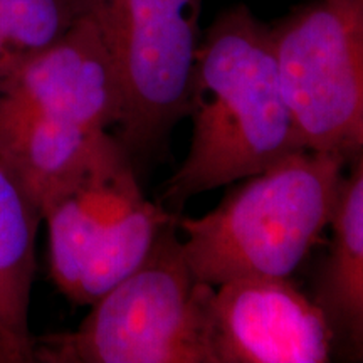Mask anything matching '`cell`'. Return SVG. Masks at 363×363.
Masks as SVG:
<instances>
[{
  "label": "cell",
  "mask_w": 363,
  "mask_h": 363,
  "mask_svg": "<svg viewBox=\"0 0 363 363\" xmlns=\"http://www.w3.org/2000/svg\"><path fill=\"white\" fill-rule=\"evenodd\" d=\"M187 157L167 184L165 207L247 179L301 148L281 84L274 38L244 4L201 38L190 84Z\"/></svg>",
  "instance_id": "6da1fadb"
},
{
  "label": "cell",
  "mask_w": 363,
  "mask_h": 363,
  "mask_svg": "<svg viewBox=\"0 0 363 363\" xmlns=\"http://www.w3.org/2000/svg\"><path fill=\"white\" fill-rule=\"evenodd\" d=\"M345 158L299 148L239 180L214 211L179 219L195 278L219 286L244 278H289L330 225Z\"/></svg>",
  "instance_id": "7a4b0ae2"
},
{
  "label": "cell",
  "mask_w": 363,
  "mask_h": 363,
  "mask_svg": "<svg viewBox=\"0 0 363 363\" xmlns=\"http://www.w3.org/2000/svg\"><path fill=\"white\" fill-rule=\"evenodd\" d=\"M177 220L142 266L91 305L78 328L34 337V362L214 363L207 320L212 286L190 269Z\"/></svg>",
  "instance_id": "3957f363"
},
{
  "label": "cell",
  "mask_w": 363,
  "mask_h": 363,
  "mask_svg": "<svg viewBox=\"0 0 363 363\" xmlns=\"http://www.w3.org/2000/svg\"><path fill=\"white\" fill-rule=\"evenodd\" d=\"M49 276L71 303L91 306L142 266L175 212L147 199L130 152L108 135L88 165L39 207Z\"/></svg>",
  "instance_id": "277c9868"
},
{
  "label": "cell",
  "mask_w": 363,
  "mask_h": 363,
  "mask_svg": "<svg viewBox=\"0 0 363 363\" xmlns=\"http://www.w3.org/2000/svg\"><path fill=\"white\" fill-rule=\"evenodd\" d=\"M74 7L98 30L120 76L118 140L130 155L153 148L187 116L202 0H74Z\"/></svg>",
  "instance_id": "5b68a950"
},
{
  "label": "cell",
  "mask_w": 363,
  "mask_h": 363,
  "mask_svg": "<svg viewBox=\"0 0 363 363\" xmlns=\"http://www.w3.org/2000/svg\"><path fill=\"white\" fill-rule=\"evenodd\" d=\"M272 29L301 148L347 160L363 145V0H311Z\"/></svg>",
  "instance_id": "8992f818"
},
{
  "label": "cell",
  "mask_w": 363,
  "mask_h": 363,
  "mask_svg": "<svg viewBox=\"0 0 363 363\" xmlns=\"http://www.w3.org/2000/svg\"><path fill=\"white\" fill-rule=\"evenodd\" d=\"M214 363H325L333 326L289 278H244L212 286L207 303Z\"/></svg>",
  "instance_id": "52a82bcc"
},
{
  "label": "cell",
  "mask_w": 363,
  "mask_h": 363,
  "mask_svg": "<svg viewBox=\"0 0 363 363\" xmlns=\"http://www.w3.org/2000/svg\"><path fill=\"white\" fill-rule=\"evenodd\" d=\"M0 106L108 131L123 120L125 94L98 30L78 16L61 39L6 72L0 79Z\"/></svg>",
  "instance_id": "ba28073f"
},
{
  "label": "cell",
  "mask_w": 363,
  "mask_h": 363,
  "mask_svg": "<svg viewBox=\"0 0 363 363\" xmlns=\"http://www.w3.org/2000/svg\"><path fill=\"white\" fill-rule=\"evenodd\" d=\"M108 135L0 106V163L38 211L88 165Z\"/></svg>",
  "instance_id": "9c48e42d"
},
{
  "label": "cell",
  "mask_w": 363,
  "mask_h": 363,
  "mask_svg": "<svg viewBox=\"0 0 363 363\" xmlns=\"http://www.w3.org/2000/svg\"><path fill=\"white\" fill-rule=\"evenodd\" d=\"M331 246L318 303L353 355L363 360V165L343 182L331 217Z\"/></svg>",
  "instance_id": "30bf717a"
},
{
  "label": "cell",
  "mask_w": 363,
  "mask_h": 363,
  "mask_svg": "<svg viewBox=\"0 0 363 363\" xmlns=\"http://www.w3.org/2000/svg\"><path fill=\"white\" fill-rule=\"evenodd\" d=\"M40 222L38 207L0 163V315L27 343H34L29 305Z\"/></svg>",
  "instance_id": "8fae6325"
},
{
  "label": "cell",
  "mask_w": 363,
  "mask_h": 363,
  "mask_svg": "<svg viewBox=\"0 0 363 363\" xmlns=\"http://www.w3.org/2000/svg\"><path fill=\"white\" fill-rule=\"evenodd\" d=\"M76 19L74 0H0V24L16 62L61 39Z\"/></svg>",
  "instance_id": "7c38bea8"
},
{
  "label": "cell",
  "mask_w": 363,
  "mask_h": 363,
  "mask_svg": "<svg viewBox=\"0 0 363 363\" xmlns=\"http://www.w3.org/2000/svg\"><path fill=\"white\" fill-rule=\"evenodd\" d=\"M34 343H27L9 328L0 315V363H33Z\"/></svg>",
  "instance_id": "4fadbf2b"
},
{
  "label": "cell",
  "mask_w": 363,
  "mask_h": 363,
  "mask_svg": "<svg viewBox=\"0 0 363 363\" xmlns=\"http://www.w3.org/2000/svg\"><path fill=\"white\" fill-rule=\"evenodd\" d=\"M16 65L11 51H9V45L6 40V34L2 30V24H0V79L6 76V72Z\"/></svg>",
  "instance_id": "5bb4252c"
},
{
  "label": "cell",
  "mask_w": 363,
  "mask_h": 363,
  "mask_svg": "<svg viewBox=\"0 0 363 363\" xmlns=\"http://www.w3.org/2000/svg\"><path fill=\"white\" fill-rule=\"evenodd\" d=\"M358 163L363 165V145H362V150H360V162H358Z\"/></svg>",
  "instance_id": "9a60e30c"
}]
</instances>
